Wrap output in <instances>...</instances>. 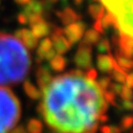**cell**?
Wrapping results in <instances>:
<instances>
[{
  "instance_id": "cell-40",
  "label": "cell",
  "mask_w": 133,
  "mask_h": 133,
  "mask_svg": "<svg viewBox=\"0 0 133 133\" xmlns=\"http://www.w3.org/2000/svg\"><path fill=\"white\" fill-rule=\"evenodd\" d=\"M96 130H97V125H95V126L91 127L90 129L86 130V131H85L84 133H95V132H96Z\"/></svg>"
},
{
  "instance_id": "cell-2",
  "label": "cell",
  "mask_w": 133,
  "mask_h": 133,
  "mask_svg": "<svg viewBox=\"0 0 133 133\" xmlns=\"http://www.w3.org/2000/svg\"><path fill=\"white\" fill-rule=\"evenodd\" d=\"M31 60L26 47L15 36L0 32V86H14L23 82Z\"/></svg>"
},
{
  "instance_id": "cell-34",
  "label": "cell",
  "mask_w": 133,
  "mask_h": 133,
  "mask_svg": "<svg viewBox=\"0 0 133 133\" xmlns=\"http://www.w3.org/2000/svg\"><path fill=\"white\" fill-rule=\"evenodd\" d=\"M125 83H126V85H127L128 87H130V88H132V89H133V72H131V74L127 75Z\"/></svg>"
},
{
  "instance_id": "cell-29",
  "label": "cell",
  "mask_w": 133,
  "mask_h": 133,
  "mask_svg": "<svg viewBox=\"0 0 133 133\" xmlns=\"http://www.w3.org/2000/svg\"><path fill=\"white\" fill-rule=\"evenodd\" d=\"M122 87H123V85H121L119 83H111L109 86L110 91L112 93H114L115 95H119V93L122 91Z\"/></svg>"
},
{
  "instance_id": "cell-5",
  "label": "cell",
  "mask_w": 133,
  "mask_h": 133,
  "mask_svg": "<svg viewBox=\"0 0 133 133\" xmlns=\"http://www.w3.org/2000/svg\"><path fill=\"white\" fill-rule=\"evenodd\" d=\"M75 64L77 67L82 69H89L92 64V49L91 45H88L82 41L76 55H75Z\"/></svg>"
},
{
  "instance_id": "cell-45",
  "label": "cell",
  "mask_w": 133,
  "mask_h": 133,
  "mask_svg": "<svg viewBox=\"0 0 133 133\" xmlns=\"http://www.w3.org/2000/svg\"><path fill=\"white\" fill-rule=\"evenodd\" d=\"M129 133H133V130H129Z\"/></svg>"
},
{
  "instance_id": "cell-41",
  "label": "cell",
  "mask_w": 133,
  "mask_h": 133,
  "mask_svg": "<svg viewBox=\"0 0 133 133\" xmlns=\"http://www.w3.org/2000/svg\"><path fill=\"white\" fill-rule=\"evenodd\" d=\"M101 131H102V133H111L109 126H103V127L101 128Z\"/></svg>"
},
{
  "instance_id": "cell-24",
  "label": "cell",
  "mask_w": 133,
  "mask_h": 133,
  "mask_svg": "<svg viewBox=\"0 0 133 133\" xmlns=\"http://www.w3.org/2000/svg\"><path fill=\"white\" fill-rule=\"evenodd\" d=\"M119 95H121L122 99H125V101H131V99L133 98V90H132V88L128 87L127 85H123Z\"/></svg>"
},
{
  "instance_id": "cell-17",
  "label": "cell",
  "mask_w": 133,
  "mask_h": 133,
  "mask_svg": "<svg viewBox=\"0 0 133 133\" xmlns=\"http://www.w3.org/2000/svg\"><path fill=\"white\" fill-rule=\"evenodd\" d=\"M101 23H102V27L105 29H109V28H118V25H117V20L115 18V16L113 14H111L110 12L107 13L106 15H104V17L102 18L101 20Z\"/></svg>"
},
{
  "instance_id": "cell-18",
  "label": "cell",
  "mask_w": 133,
  "mask_h": 133,
  "mask_svg": "<svg viewBox=\"0 0 133 133\" xmlns=\"http://www.w3.org/2000/svg\"><path fill=\"white\" fill-rule=\"evenodd\" d=\"M88 12L93 19L102 20V18L105 15V8L98 4H90L88 6Z\"/></svg>"
},
{
  "instance_id": "cell-21",
  "label": "cell",
  "mask_w": 133,
  "mask_h": 133,
  "mask_svg": "<svg viewBox=\"0 0 133 133\" xmlns=\"http://www.w3.org/2000/svg\"><path fill=\"white\" fill-rule=\"evenodd\" d=\"M99 39H101V34H98L94 29H89L85 32L83 42L88 45H92V44H96Z\"/></svg>"
},
{
  "instance_id": "cell-6",
  "label": "cell",
  "mask_w": 133,
  "mask_h": 133,
  "mask_svg": "<svg viewBox=\"0 0 133 133\" xmlns=\"http://www.w3.org/2000/svg\"><path fill=\"white\" fill-rule=\"evenodd\" d=\"M85 29H86V24L84 22L78 21L69 25H66V27L63 29V34H65L66 39L70 43V45H74L82 39Z\"/></svg>"
},
{
  "instance_id": "cell-12",
  "label": "cell",
  "mask_w": 133,
  "mask_h": 133,
  "mask_svg": "<svg viewBox=\"0 0 133 133\" xmlns=\"http://www.w3.org/2000/svg\"><path fill=\"white\" fill-rule=\"evenodd\" d=\"M30 31L37 39H40V38H43V37L49 35L51 30H50V25L45 20H42L39 23L32 25Z\"/></svg>"
},
{
  "instance_id": "cell-1",
  "label": "cell",
  "mask_w": 133,
  "mask_h": 133,
  "mask_svg": "<svg viewBox=\"0 0 133 133\" xmlns=\"http://www.w3.org/2000/svg\"><path fill=\"white\" fill-rule=\"evenodd\" d=\"M41 91L38 112L57 133H84L108 109L97 84L83 77L66 74L52 78Z\"/></svg>"
},
{
  "instance_id": "cell-37",
  "label": "cell",
  "mask_w": 133,
  "mask_h": 133,
  "mask_svg": "<svg viewBox=\"0 0 133 133\" xmlns=\"http://www.w3.org/2000/svg\"><path fill=\"white\" fill-rule=\"evenodd\" d=\"M56 56V51H55V49H50V50H48L47 52H46V55H45V57H44V60H47V61H50L54 57Z\"/></svg>"
},
{
  "instance_id": "cell-4",
  "label": "cell",
  "mask_w": 133,
  "mask_h": 133,
  "mask_svg": "<svg viewBox=\"0 0 133 133\" xmlns=\"http://www.w3.org/2000/svg\"><path fill=\"white\" fill-rule=\"evenodd\" d=\"M117 20L121 32L133 37V0H102Z\"/></svg>"
},
{
  "instance_id": "cell-11",
  "label": "cell",
  "mask_w": 133,
  "mask_h": 133,
  "mask_svg": "<svg viewBox=\"0 0 133 133\" xmlns=\"http://www.w3.org/2000/svg\"><path fill=\"white\" fill-rule=\"evenodd\" d=\"M51 42H52V45L55 47V51L58 52L59 55H63L65 52H67L71 47L70 43L63 36L51 37Z\"/></svg>"
},
{
  "instance_id": "cell-42",
  "label": "cell",
  "mask_w": 133,
  "mask_h": 133,
  "mask_svg": "<svg viewBox=\"0 0 133 133\" xmlns=\"http://www.w3.org/2000/svg\"><path fill=\"white\" fill-rule=\"evenodd\" d=\"M68 2H69V0H61V6L63 9L68 8Z\"/></svg>"
},
{
  "instance_id": "cell-23",
  "label": "cell",
  "mask_w": 133,
  "mask_h": 133,
  "mask_svg": "<svg viewBox=\"0 0 133 133\" xmlns=\"http://www.w3.org/2000/svg\"><path fill=\"white\" fill-rule=\"evenodd\" d=\"M133 127V115H125L121 119V129L122 131H128Z\"/></svg>"
},
{
  "instance_id": "cell-26",
  "label": "cell",
  "mask_w": 133,
  "mask_h": 133,
  "mask_svg": "<svg viewBox=\"0 0 133 133\" xmlns=\"http://www.w3.org/2000/svg\"><path fill=\"white\" fill-rule=\"evenodd\" d=\"M111 77H112V79H114L117 83H125V81H126V77H127V72L126 71H124L123 69H121V70H114L113 72H112V75H111Z\"/></svg>"
},
{
  "instance_id": "cell-3",
  "label": "cell",
  "mask_w": 133,
  "mask_h": 133,
  "mask_svg": "<svg viewBox=\"0 0 133 133\" xmlns=\"http://www.w3.org/2000/svg\"><path fill=\"white\" fill-rule=\"evenodd\" d=\"M21 106L10 88L0 86V133H10L19 122Z\"/></svg>"
},
{
  "instance_id": "cell-39",
  "label": "cell",
  "mask_w": 133,
  "mask_h": 133,
  "mask_svg": "<svg viewBox=\"0 0 133 133\" xmlns=\"http://www.w3.org/2000/svg\"><path fill=\"white\" fill-rule=\"evenodd\" d=\"M14 1L19 5H25L26 3H28L30 1V0H14Z\"/></svg>"
},
{
  "instance_id": "cell-46",
  "label": "cell",
  "mask_w": 133,
  "mask_h": 133,
  "mask_svg": "<svg viewBox=\"0 0 133 133\" xmlns=\"http://www.w3.org/2000/svg\"><path fill=\"white\" fill-rule=\"evenodd\" d=\"M94 1H97V0H94Z\"/></svg>"
},
{
  "instance_id": "cell-32",
  "label": "cell",
  "mask_w": 133,
  "mask_h": 133,
  "mask_svg": "<svg viewBox=\"0 0 133 133\" xmlns=\"http://www.w3.org/2000/svg\"><path fill=\"white\" fill-rule=\"evenodd\" d=\"M93 29L96 30L98 34H104V28L102 27L101 20H95V22H94V24H93Z\"/></svg>"
},
{
  "instance_id": "cell-22",
  "label": "cell",
  "mask_w": 133,
  "mask_h": 133,
  "mask_svg": "<svg viewBox=\"0 0 133 133\" xmlns=\"http://www.w3.org/2000/svg\"><path fill=\"white\" fill-rule=\"evenodd\" d=\"M96 49L99 54H111V47H110V43L107 39H99L97 44H96Z\"/></svg>"
},
{
  "instance_id": "cell-13",
  "label": "cell",
  "mask_w": 133,
  "mask_h": 133,
  "mask_svg": "<svg viewBox=\"0 0 133 133\" xmlns=\"http://www.w3.org/2000/svg\"><path fill=\"white\" fill-rule=\"evenodd\" d=\"M23 13L28 17L34 14H43V5L40 0H30L28 3L25 4L23 9Z\"/></svg>"
},
{
  "instance_id": "cell-35",
  "label": "cell",
  "mask_w": 133,
  "mask_h": 133,
  "mask_svg": "<svg viewBox=\"0 0 133 133\" xmlns=\"http://www.w3.org/2000/svg\"><path fill=\"white\" fill-rule=\"evenodd\" d=\"M18 21L20 24H26L27 23V16L22 12L18 15Z\"/></svg>"
},
{
  "instance_id": "cell-25",
  "label": "cell",
  "mask_w": 133,
  "mask_h": 133,
  "mask_svg": "<svg viewBox=\"0 0 133 133\" xmlns=\"http://www.w3.org/2000/svg\"><path fill=\"white\" fill-rule=\"evenodd\" d=\"M96 84L102 91H106V90H108V88L111 84V79L109 77H103L96 82Z\"/></svg>"
},
{
  "instance_id": "cell-8",
  "label": "cell",
  "mask_w": 133,
  "mask_h": 133,
  "mask_svg": "<svg viewBox=\"0 0 133 133\" xmlns=\"http://www.w3.org/2000/svg\"><path fill=\"white\" fill-rule=\"evenodd\" d=\"M36 78H37V83L40 89L43 90L52 80V76H51V72L48 68V66L46 65L39 66L36 71Z\"/></svg>"
},
{
  "instance_id": "cell-14",
  "label": "cell",
  "mask_w": 133,
  "mask_h": 133,
  "mask_svg": "<svg viewBox=\"0 0 133 133\" xmlns=\"http://www.w3.org/2000/svg\"><path fill=\"white\" fill-rule=\"evenodd\" d=\"M52 48V42H51V39L49 38H44L40 44H39V47L37 49V63H41L43 60H44V57L46 55V52L48 50H50Z\"/></svg>"
},
{
  "instance_id": "cell-9",
  "label": "cell",
  "mask_w": 133,
  "mask_h": 133,
  "mask_svg": "<svg viewBox=\"0 0 133 133\" xmlns=\"http://www.w3.org/2000/svg\"><path fill=\"white\" fill-rule=\"evenodd\" d=\"M56 14L64 25H69L71 23L78 22L81 18L80 15H78L70 8H65V9H63V11H58Z\"/></svg>"
},
{
  "instance_id": "cell-30",
  "label": "cell",
  "mask_w": 133,
  "mask_h": 133,
  "mask_svg": "<svg viewBox=\"0 0 133 133\" xmlns=\"http://www.w3.org/2000/svg\"><path fill=\"white\" fill-rule=\"evenodd\" d=\"M86 75V79L90 80V81H94L97 77V74H96V70L94 68H90L87 70V72L85 74Z\"/></svg>"
},
{
  "instance_id": "cell-44",
  "label": "cell",
  "mask_w": 133,
  "mask_h": 133,
  "mask_svg": "<svg viewBox=\"0 0 133 133\" xmlns=\"http://www.w3.org/2000/svg\"><path fill=\"white\" fill-rule=\"evenodd\" d=\"M47 1H49L50 3H55V2H57L58 0H47Z\"/></svg>"
},
{
  "instance_id": "cell-20",
  "label": "cell",
  "mask_w": 133,
  "mask_h": 133,
  "mask_svg": "<svg viewBox=\"0 0 133 133\" xmlns=\"http://www.w3.org/2000/svg\"><path fill=\"white\" fill-rule=\"evenodd\" d=\"M115 57H116V63L119 67L124 70V71H128V70H131L133 68V60L131 59H128V58H125L123 56H121L119 54H115Z\"/></svg>"
},
{
  "instance_id": "cell-19",
  "label": "cell",
  "mask_w": 133,
  "mask_h": 133,
  "mask_svg": "<svg viewBox=\"0 0 133 133\" xmlns=\"http://www.w3.org/2000/svg\"><path fill=\"white\" fill-rule=\"evenodd\" d=\"M43 125L37 118H30L26 125V132L27 133H42Z\"/></svg>"
},
{
  "instance_id": "cell-43",
  "label": "cell",
  "mask_w": 133,
  "mask_h": 133,
  "mask_svg": "<svg viewBox=\"0 0 133 133\" xmlns=\"http://www.w3.org/2000/svg\"><path fill=\"white\" fill-rule=\"evenodd\" d=\"M74 3H75L77 6H79V5H81V4L83 3V0H74Z\"/></svg>"
},
{
  "instance_id": "cell-7",
  "label": "cell",
  "mask_w": 133,
  "mask_h": 133,
  "mask_svg": "<svg viewBox=\"0 0 133 133\" xmlns=\"http://www.w3.org/2000/svg\"><path fill=\"white\" fill-rule=\"evenodd\" d=\"M15 37L21 41V43L26 47V49L32 50L38 45V39L31 34L27 28H20L15 31Z\"/></svg>"
},
{
  "instance_id": "cell-36",
  "label": "cell",
  "mask_w": 133,
  "mask_h": 133,
  "mask_svg": "<svg viewBox=\"0 0 133 133\" xmlns=\"http://www.w3.org/2000/svg\"><path fill=\"white\" fill-rule=\"evenodd\" d=\"M10 133H27V132H26V130H25V128L23 126H17Z\"/></svg>"
},
{
  "instance_id": "cell-16",
  "label": "cell",
  "mask_w": 133,
  "mask_h": 133,
  "mask_svg": "<svg viewBox=\"0 0 133 133\" xmlns=\"http://www.w3.org/2000/svg\"><path fill=\"white\" fill-rule=\"evenodd\" d=\"M66 59L63 58L61 55H56L50 61H49V65L52 70L57 71V72H61L66 68Z\"/></svg>"
},
{
  "instance_id": "cell-15",
  "label": "cell",
  "mask_w": 133,
  "mask_h": 133,
  "mask_svg": "<svg viewBox=\"0 0 133 133\" xmlns=\"http://www.w3.org/2000/svg\"><path fill=\"white\" fill-rule=\"evenodd\" d=\"M23 90H24V92L26 93V95H27L29 98L34 99V101H37V99H39V98L41 97V95H42L41 91H40L34 84L30 83V82L27 81V80H25V81L23 82Z\"/></svg>"
},
{
  "instance_id": "cell-27",
  "label": "cell",
  "mask_w": 133,
  "mask_h": 133,
  "mask_svg": "<svg viewBox=\"0 0 133 133\" xmlns=\"http://www.w3.org/2000/svg\"><path fill=\"white\" fill-rule=\"evenodd\" d=\"M42 20H44V18H43V16L41 14H34V15H30V16L27 17V23H29L30 26L39 23Z\"/></svg>"
},
{
  "instance_id": "cell-33",
  "label": "cell",
  "mask_w": 133,
  "mask_h": 133,
  "mask_svg": "<svg viewBox=\"0 0 133 133\" xmlns=\"http://www.w3.org/2000/svg\"><path fill=\"white\" fill-rule=\"evenodd\" d=\"M122 108L126 110H133V103L131 101H125L122 99Z\"/></svg>"
},
{
  "instance_id": "cell-31",
  "label": "cell",
  "mask_w": 133,
  "mask_h": 133,
  "mask_svg": "<svg viewBox=\"0 0 133 133\" xmlns=\"http://www.w3.org/2000/svg\"><path fill=\"white\" fill-rule=\"evenodd\" d=\"M51 32V37H59L63 36V29L59 26H52V31Z\"/></svg>"
},
{
  "instance_id": "cell-38",
  "label": "cell",
  "mask_w": 133,
  "mask_h": 133,
  "mask_svg": "<svg viewBox=\"0 0 133 133\" xmlns=\"http://www.w3.org/2000/svg\"><path fill=\"white\" fill-rule=\"evenodd\" d=\"M110 128V132L111 133H122V129L118 127V126H109Z\"/></svg>"
},
{
  "instance_id": "cell-28",
  "label": "cell",
  "mask_w": 133,
  "mask_h": 133,
  "mask_svg": "<svg viewBox=\"0 0 133 133\" xmlns=\"http://www.w3.org/2000/svg\"><path fill=\"white\" fill-rule=\"evenodd\" d=\"M104 97H105V101H106L107 103H109V104H111V105H113V106H118L117 103H116V101H115V99H116L115 94L112 93L110 90H106V91H105Z\"/></svg>"
},
{
  "instance_id": "cell-10",
  "label": "cell",
  "mask_w": 133,
  "mask_h": 133,
  "mask_svg": "<svg viewBox=\"0 0 133 133\" xmlns=\"http://www.w3.org/2000/svg\"><path fill=\"white\" fill-rule=\"evenodd\" d=\"M115 63V59L113 56L110 55H98L96 58V64L97 68L102 72H110L113 69V65Z\"/></svg>"
}]
</instances>
